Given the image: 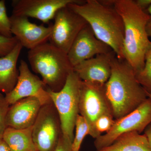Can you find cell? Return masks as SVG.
I'll use <instances>...</instances> for the list:
<instances>
[{
	"mask_svg": "<svg viewBox=\"0 0 151 151\" xmlns=\"http://www.w3.org/2000/svg\"><path fill=\"white\" fill-rule=\"evenodd\" d=\"M111 66V76L104 87L113 117L116 120L134 111L148 97L137 80L134 69L126 60L116 56Z\"/></svg>",
	"mask_w": 151,
	"mask_h": 151,
	"instance_id": "cell-1",
	"label": "cell"
},
{
	"mask_svg": "<svg viewBox=\"0 0 151 151\" xmlns=\"http://www.w3.org/2000/svg\"><path fill=\"white\" fill-rule=\"evenodd\" d=\"M111 2L124 24V59L136 74L144 67L146 53L151 42L146 29L150 15L141 9L134 1L111 0Z\"/></svg>",
	"mask_w": 151,
	"mask_h": 151,
	"instance_id": "cell-2",
	"label": "cell"
},
{
	"mask_svg": "<svg viewBox=\"0 0 151 151\" xmlns=\"http://www.w3.org/2000/svg\"><path fill=\"white\" fill-rule=\"evenodd\" d=\"M68 6L86 21L97 38L110 47L118 58L124 60V24L113 5L102 1L87 0Z\"/></svg>",
	"mask_w": 151,
	"mask_h": 151,
	"instance_id": "cell-3",
	"label": "cell"
},
{
	"mask_svg": "<svg viewBox=\"0 0 151 151\" xmlns=\"http://www.w3.org/2000/svg\"><path fill=\"white\" fill-rule=\"evenodd\" d=\"M27 58L33 71L40 75L47 87L53 92L62 89L73 70L67 53L51 42L29 50Z\"/></svg>",
	"mask_w": 151,
	"mask_h": 151,
	"instance_id": "cell-4",
	"label": "cell"
},
{
	"mask_svg": "<svg viewBox=\"0 0 151 151\" xmlns=\"http://www.w3.org/2000/svg\"><path fill=\"white\" fill-rule=\"evenodd\" d=\"M81 81L73 70L68 76L61 90L53 92L47 88V92L59 116L63 136L72 142L74 137L76 122L79 114Z\"/></svg>",
	"mask_w": 151,
	"mask_h": 151,
	"instance_id": "cell-5",
	"label": "cell"
},
{
	"mask_svg": "<svg viewBox=\"0 0 151 151\" xmlns=\"http://www.w3.org/2000/svg\"><path fill=\"white\" fill-rule=\"evenodd\" d=\"M104 86L105 84L82 81L80 84L79 114L89 126V135L95 139L94 125L97 119L103 115H113Z\"/></svg>",
	"mask_w": 151,
	"mask_h": 151,
	"instance_id": "cell-6",
	"label": "cell"
},
{
	"mask_svg": "<svg viewBox=\"0 0 151 151\" xmlns=\"http://www.w3.org/2000/svg\"><path fill=\"white\" fill-rule=\"evenodd\" d=\"M59 116L53 103L42 105L33 125L32 137L37 151H55L62 136Z\"/></svg>",
	"mask_w": 151,
	"mask_h": 151,
	"instance_id": "cell-7",
	"label": "cell"
},
{
	"mask_svg": "<svg viewBox=\"0 0 151 151\" xmlns=\"http://www.w3.org/2000/svg\"><path fill=\"white\" fill-rule=\"evenodd\" d=\"M151 123V99H147L134 111L115 120L111 130L95 139L97 151L111 145L119 136L135 132L141 134Z\"/></svg>",
	"mask_w": 151,
	"mask_h": 151,
	"instance_id": "cell-8",
	"label": "cell"
},
{
	"mask_svg": "<svg viewBox=\"0 0 151 151\" xmlns=\"http://www.w3.org/2000/svg\"><path fill=\"white\" fill-rule=\"evenodd\" d=\"M54 19L49 40L67 54L76 38L88 23L68 6L58 11Z\"/></svg>",
	"mask_w": 151,
	"mask_h": 151,
	"instance_id": "cell-9",
	"label": "cell"
},
{
	"mask_svg": "<svg viewBox=\"0 0 151 151\" xmlns=\"http://www.w3.org/2000/svg\"><path fill=\"white\" fill-rule=\"evenodd\" d=\"M18 69L16 85L11 92L5 95L9 105L29 97L37 98L42 105L52 103L46 85L42 80L31 71L27 63L23 60H21Z\"/></svg>",
	"mask_w": 151,
	"mask_h": 151,
	"instance_id": "cell-10",
	"label": "cell"
},
{
	"mask_svg": "<svg viewBox=\"0 0 151 151\" xmlns=\"http://www.w3.org/2000/svg\"><path fill=\"white\" fill-rule=\"evenodd\" d=\"M84 2L79 0H14L12 15L33 18L47 23L54 19L60 9L70 4Z\"/></svg>",
	"mask_w": 151,
	"mask_h": 151,
	"instance_id": "cell-11",
	"label": "cell"
},
{
	"mask_svg": "<svg viewBox=\"0 0 151 151\" xmlns=\"http://www.w3.org/2000/svg\"><path fill=\"white\" fill-rule=\"evenodd\" d=\"M113 51L106 44L97 38L90 26L87 24L76 38L67 55L73 67L98 55Z\"/></svg>",
	"mask_w": 151,
	"mask_h": 151,
	"instance_id": "cell-12",
	"label": "cell"
},
{
	"mask_svg": "<svg viewBox=\"0 0 151 151\" xmlns=\"http://www.w3.org/2000/svg\"><path fill=\"white\" fill-rule=\"evenodd\" d=\"M11 32L23 47L30 50L47 42L50 39L52 24L48 27L29 21L28 18L12 15Z\"/></svg>",
	"mask_w": 151,
	"mask_h": 151,
	"instance_id": "cell-13",
	"label": "cell"
},
{
	"mask_svg": "<svg viewBox=\"0 0 151 151\" xmlns=\"http://www.w3.org/2000/svg\"><path fill=\"white\" fill-rule=\"evenodd\" d=\"M116 56L114 52L98 55L73 67L81 81L105 84L111 76L112 61Z\"/></svg>",
	"mask_w": 151,
	"mask_h": 151,
	"instance_id": "cell-14",
	"label": "cell"
},
{
	"mask_svg": "<svg viewBox=\"0 0 151 151\" xmlns=\"http://www.w3.org/2000/svg\"><path fill=\"white\" fill-rule=\"evenodd\" d=\"M42 105L34 97L22 99L10 106L6 117L7 127L21 129L33 126Z\"/></svg>",
	"mask_w": 151,
	"mask_h": 151,
	"instance_id": "cell-15",
	"label": "cell"
},
{
	"mask_svg": "<svg viewBox=\"0 0 151 151\" xmlns=\"http://www.w3.org/2000/svg\"><path fill=\"white\" fill-rule=\"evenodd\" d=\"M23 47L19 42L9 54L0 57V93L8 94L16 85L19 74L17 63Z\"/></svg>",
	"mask_w": 151,
	"mask_h": 151,
	"instance_id": "cell-16",
	"label": "cell"
},
{
	"mask_svg": "<svg viewBox=\"0 0 151 151\" xmlns=\"http://www.w3.org/2000/svg\"><path fill=\"white\" fill-rule=\"evenodd\" d=\"M97 151H151L145 134L133 132L125 133L108 147Z\"/></svg>",
	"mask_w": 151,
	"mask_h": 151,
	"instance_id": "cell-17",
	"label": "cell"
},
{
	"mask_svg": "<svg viewBox=\"0 0 151 151\" xmlns=\"http://www.w3.org/2000/svg\"><path fill=\"white\" fill-rule=\"evenodd\" d=\"M33 126L18 129L7 127L2 139L10 151H29L36 150L32 137Z\"/></svg>",
	"mask_w": 151,
	"mask_h": 151,
	"instance_id": "cell-18",
	"label": "cell"
},
{
	"mask_svg": "<svg viewBox=\"0 0 151 151\" xmlns=\"http://www.w3.org/2000/svg\"><path fill=\"white\" fill-rule=\"evenodd\" d=\"M136 76L138 82L151 95V41L146 53L144 67Z\"/></svg>",
	"mask_w": 151,
	"mask_h": 151,
	"instance_id": "cell-19",
	"label": "cell"
},
{
	"mask_svg": "<svg viewBox=\"0 0 151 151\" xmlns=\"http://www.w3.org/2000/svg\"><path fill=\"white\" fill-rule=\"evenodd\" d=\"M75 129V134L72 144V151H79L84 138L89 134L88 124L84 118L79 114L76 122Z\"/></svg>",
	"mask_w": 151,
	"mask_h": 151,
	"instance_id": "cell-20",
	"label": "cell"
},
{
	"mask_svg": "<svg viewBox=\"0 0 151 151\" xmlns=\"http://www.w3.org/2000/svg\"><path fill=\"white\" fill-rule=\"evenodd\" d=\"M0 35L7 37L13 36L11 32L10 19L7 13L4 0L0 1Z\"/></svg>",
	"mask_w": 151,
	"mask_h": 151,
	"instance_id": "cell-21",
	"label": "cell"
},
{
	"mask_svg": "<svg viewBox=\"0 0 151 151\" xmlns=\"http://www.w3.org/2000/svg\"><path fill=\"white\" fill-rule=\"evenodd\" d=\"M115 119L112 114H106L100 116L96 121L94 129L96 138L109 132L115 122Z\"/></svg>",
	"mask_w": 151,
	"mask_h": 151,
	"instance_id": "cell-22",
	"label": "cell"
},
{
	"mask_svg": "<svg viewBox=\"0 0 151 151\" xmlns=\"http://www.w3.org/2000/svg\"><path fill=\"white\" fill-rule=\"evenodd\" d=\"M10 106L2 93H0V140L7 128L6 117Z\"/></svg>",
	"mask_w": 151,
	"mask_h": 151,
	"instance_id": "cell-23",
	"label": "cell"
},
{
	"mask_svg": "<svg viewBox=\"0 0 151 151\" xmlns=\"http://www.w3.org/2000/svg\"><path fill=\"white\" fill-rule=\"evenodd\" d=\"M18 42V40L14 36L7 37L0 35V57L9 54Z\"/></svg>",
	"mask_w": 151,
	"mask_h": 151,
	"instance_id": "cell-24",
	"label": "cell"
},
{
	"mask_svg": "<svg viewBox=\"0 0 151 151\" xmlns=\"http://www.w3.org/2000/svg\"><path fill=\"white\" fill-rule=\"evenodd\" d=\"M72 144L71 141L64 137L62 135L55 151H72Z\"/></svg>",
	"mask_w": 151,
	"mask_h": 151,
	"instance_id": "cell-25",
	"label": "cell"
},
{
	"mask_svg": "<svg viewBox=\"0 0 151 151\" xmlns=\"http://www.w3.org/2000/svg\"><path fill=\"white\" fill-rule=\"evenodd\" d=\"M134 1L136 4L143 11H145V10L151 5V0H137Z\"/></svg>",
	"mask_w": 151,
	"mask_h": 151,
	"instance_id": "cell-26",
	"label": "cell"
},
{
	"mask_svg": "<svg viewBox=\"0 0 151 151\" xmlns=\"http://www.w3.org/2000/svg\"><path fill=\"white\" fill-rule=\"evenodd\" d=\"M147 13L150 15V18L147 25L146 29L149 37L151 38V5L147 9Z\"/></svg>",
	"mask_w": 151,
	"mask_h": 151,
	"instance_id": "cell-27",
	"label": "cell"
},
{
	"mask_svg": "<svg viewBox=\"0 0 151 151\" xmlns=\"http://www.w3.org/2000/svg\"><path fill=\"white\" fill-rule=\"evenodd\" d=\"M144 134L147 139L149 144L151 147V123L145 129L144 131Z\"/></svg>",
	"mask_w": 151,
	"mask_h": 151,
	"instance_id": "cell-28",
	"label": "cell"
},
{
	"mask_svg": "<svg viewBox=\"0 0 151 151\" xmlns=\"http://www.w3.org/2000/svg\"><path fill=\"white\" fill-rule=\"evenodd\" d=\"M0 151H10L3 139L0 140Z\"/></svg>",
	"mask_w": 151,
	"mask_h": 151,
	"instance_id": "cell-29",
	"label": "cell"
},
{
	"mask_svg": "<svg viewBox=\"0 0 151 151\" xmlns=\"http://www.w3.org/2000/svg\"><path fill=\"white\" fill-rule=\"evenodd\" d=\"M146 93H147V97H149V98H150L151 99V95L150 94H149L148 93H147V92H146Z\"/></svg>",
	"mask_w": 151,
	"mask_h": 151,
	"instance_id": "cell-30",
	"label": "cell"
},
{
	"mask_svg": "<svg viewBox=\"0 0 151 151\" xmlns=\"http://www.w3.org/2000/svg\"><path fill=\"white\" fill-rule=\"evenodd\" d=\"M29 151H37L36 150H30Z\"/></svg>",
	"mask_w": 151,
	"mask_h": 151,
	"instance_id": "cell-31",
	"label": "cell"
}]
</instances>
